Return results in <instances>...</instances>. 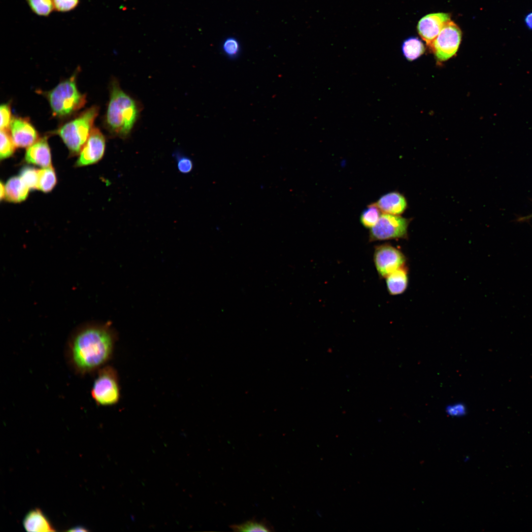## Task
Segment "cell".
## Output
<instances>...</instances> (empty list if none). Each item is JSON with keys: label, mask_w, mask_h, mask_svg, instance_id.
<instances>
[{"label": "cell", "mask_w": 532, "mask_h": 532, "mask_svg": "<svg viewBox=\"0 0 532 532\" xmlns=\"http://www.w3.org/2000/svg\"><path fill=\"white\" fill-rule=\"evenodd\" d=\"M9 131L18 148H28L39 138L37 130L28 117L13 116Z\"/></svg>", "instance_id": "10"}, {"label": "cell", "mask_w": 532, "mask_h": 532, "mask_svg": "<svg viewBox=\"0 0 532 532\" xmlns=\"http://www.w3.org/2000/svg\"><path fill=\"white\" fill-rule=\"evenodd\" d=\"M445 412L450 416L460 417L464 416L466 414L467 408L464 403L458 402L446 406Z\"/></svg>", "instance_id": "26"}, {"label": "cell", "mask_w": 532, "mask_h": 532, "mask_svg": "<svg viewBox=\"0 0 532 532\" xmlns=\"http://www.w3.org/2000/svg\"><path fill=\"white\" fill-rule=\"evenodd\" d=\"M29 188L20 176L10 178L5 185L4 199L12 202H20L28 197Z\"/></svg>", "instance_id": "15"}, {"label": "cell", "mask_w": 532, "mask_h": 532, "mask_svg": "<svg viewBox=\"0 0 532 532\" xmlns=\"http://www.w3.org/2000/svg\"><path fill=\"white\" fill-rule=\"evenodd\" d=\"M68 531L70 532H86L88 530L82 526H77L70 529Z\"/></svg>", "instance_id": "30"}, {"label": "cell", "mask_w": 532, "mask_h": 532, "mask_svg": "<svg viewBox=\"0 0 532 532\" xmlns=\"http://www.w3.org/2000/svg\"><path fill=\"white\" fill-rule=\"evenodd\" d=\"M44 136L27 148L25 159L29 164L43 167L51 166V154L47 140Z\"/></svg>", "instance_id": "12"}, {"label": "cell", "mask_w": 532, "mask_h": 532, "mask_svg": "<svg viewBox=\"0 0 532 532\" xmlns=\"http://www.w3.org/2000/svg\"><path fill=\"white\" fill-rule=\"evenodd\" d=\"M79 71L77 68L71 76L53 89L41 93L47 100L52 115L57 119L65 120L74 116L87 102V95L81 93L77 86Z\"/></svg>", "instance_id": "3"}, {"label": "cell", "mask_w": 532, "mask_h": 532, "mask_svg": "<svg viewBox=\"0 0 532 532\" xmlns=\"http://www.w3.org/2000/svg\"><path fill=\"white\" fill-rule=\"evenodd\" d=\"M401 51L407 60L413 61L418 59L424 53L425 48L418 37L410 36L402 42Z\"/></svg>", "instance_id": "17"}, {"label": "cell", "mask_w": 532, "mask_h": 532, "mask_svg": "<svg viewBox=\"0 0 532 532\" xmlns=\"http://www.w3.org/2000/svg\"><path fill=\"white\" fill-rule=\"evenodd\" d=\"M222 49L225 55L229 58H234L239 54L240 45L236 38L230 37L223 41Z\"/></svg>", "instance_id": "24"}, {"label": "cell", "mask_w": 532, "mask_h": 532, "mask_svg": "<svg viewBox=\"0 0 532 532\" xmlns=\"http://www.w3.org/2000/svg\"><path fill=\"white\" fill-rule=\"evenodd\" d=\"M409 220L399 215L381 214L377 224L370 229V241L405 238Z\"/></svg>", "instance_id": "6"}, {"label": "cell", "mask_w": 532, "mask_h": 532, "mask_svg": "<svg viewBox=\"0 0 532 532\" xmlns=\"http://www.w3.org/2000/svg\"><path fill=\"white\" fill-rule=\"evenodd\" d=\"M38 189L44 193L50 192L57 183L56 172L52 166L38 170Z\"/></svg>", "instance_id": "18"}, {"label": "cell", "mask_w": 532, "mask_h": 532, "mask_svg": "<svg viewBox=\"0 0 532 532\" xmlns=\"http://www.w3.org/2000/svg\"><path fill=\"white\" fill-rule=\"evenodd\" d=\"M138 103L121 88L117 79L109 84V99L103 124L111 135L121 138L131 133L140 114Z\"/></svg>", "instance_id": "2"}, {"label": "cell", "mask_w": 532, "mask_h": 532, "mask_svg": "<svg viewBox=\"0 0 532 532\" xmlns=\"http://www.w3.org/2000/svg\"><path fill=\"white\" fill-rule=\"evenodd\" d=\"M105 145V136L98 128L94 127L79 154L76 166H88L100 161L103 156Z\"/></svg>", "instance_id": "9"}, {"label": "cell", "mask_w": 532, "mask_h": 532, "mask_svg": "<svg viewBox=\"0 0 532 532\" xmlns=\"http://www.w3.org/2000/svg\"><path fill=\"white\" fill-rule=\"evenodd\" d=\"M462 32L459 26L450 20L443 27L430 49L439 62H443L454 56L459 47Z\"/></svg>", "instance_id": "7"}, {"label": "cell", "mask_w": 532, "mask_h": 532, "mask_svg": "<svg viewBox=\"0 0 532 532\" xmlns=\"http://www.w3.org/2000/svg\"><path fill=\"white\" fill-rule=\"evenodd\" d=\"M406 258L399 249L389 244L377 246L374 253L375 266L380 276L385 277L403 266Z\"/></svg>", "instance_id": "8"}, {"label": "cell", "mask_w": 532, "mask_h": 532, "mask_svg": "<svg viewBox=\"0 0 532 532\" xmlns=\"http://www.w3.org/2000/svg\"><path fill=\"white\" fill-rule=\"evenodd\" d=\"M524 23L528 29L532 30V11L528 13L525 16Z\"/></svg>", "instance_id": "29"}, {"label": "cell", "mask_w": 532, "mask_h": 532, "mask_svg": "<svg viewBox=\"0 0 532 532\" xmlns=\"http://www.w3.org/2000/svg\"><path fill=\"white\" fill-rule=\"evenodd\" d=\"M91 395L98 406H112L119 401L121 393L119 376L113 367L106 365L96 372Z\"/></svg>", "instance_id": "5"}, {"label": "cell", "mask_w": 532, "mask_h": 532, "mask_svg": "<svg viewBox=\"0 0 532 532\" xmlns=\"http://www.w3.org/2000/svg\"><path fill=\"white\" fill-rule=\"evenodd\" d=\"M373 203L382 213L394 215L399 216L402 214L407 206L405 197L396 191L383 195L377 201Z\"/></svg>", "instance_id": "13"}, {"label": "cell", "mask_w": 532, "mask_h": 532, "mask_svg": "<svg viewBox=\"0 0 532 532\" xmlns=\"http://www.w3.org/2000/svg\"><path fill=\"white\" fill-rule=\"evenodd\" d=\"M99 107L93 105L62 124L53 131L59 136L71 155L79 154L93 129L99 115Z\"/></svg>", "instance_id": "4"}, {"label": "cell", "mask_w": 532, "mask_h": 532, "mask_svg": "<svg viewBox=\"0 0 532 532\" xmlns=\"http://www.w3.org/2000/svg\"><path fill=\"white\" fill-rule=\"evenodd\" d=\"M0 158L3 160L10 157L15 152L16 146L9 130H0Z\"/></svg>", "instance_id": "20"}, {"label": "cell", "mask_w": 532, "mask_h": 532, "mask_svg": "<svg viewBox=\"0 0 532 532\" xmlns=\"http://www.w3.org/2000/svg\"><path fill=\"white\" fill-rule=\"evenodd\" d=\"M24 527L28 532H54L55 529L42 511L39 508L31 510L25 516Z\"/></svg>", "instance_id": "14"}, {"label": "cell", "mask_w": 532, "mask_h": 532, "mask_svg": "<svg viewBox=\"0 0 532 532\" xmlns=\"http://www.w3.org/2000/svg\"><path fill=\"white\" fill-rule=\"evenodd\" d=\"M31 10L40 16H48L54 9L52 0H25Z\"/></svg>", "instance_id": "22"}, {"label": "cell", "mask_w": 532, "mask_h": 532, "mask_svg": "<svg viewBox=\"0 0 532 532\" xmlns=\"http://www.w3.org/2000/svg\"><path fill=\"white\" fill-rule=\"evenodd\" d=\"M177 168L182 173H188L193 169V164L192 161L189 158L184 155H176Z\"/></svg>", "instance_id": "28"}, {"label": "cell", "mask_w": 532, "mask_h": 532, "mask_svg": "<svg viewBox=\"0 0 532 532\" xmlns=\"http://www.w3.org/2000/svg\"><path fill=\"white\" fill-rule=\"evenodd\" d=\"M450 20L449 14L438 12L427 14L419 20L417 25L418 33L430 48L444 25Z\"/></svg>", "instance_id": "11"}, {"label": "cell", "mask_w": 532, "mask_h": 532, "mask_svg": "<svg viewBox=\"0 0 532 532\" xmlns=\"http://www.w3.org/2000/svg\"><path fill=\"white\" fill-rule=\"evenodd\" d=\"M379 208L372 203L361 213L360 220L362 225L366 229H371L378 222L381 214Z\"/></svg>", "instance_id": "19"}, {"label": "cell", "mask_w": 532, "mask_h": 532, "mask_svg": "<svg viewBox=\"0 0 532 532\" xmlns=\"http://www.w3.org/2000/svg\"><path fill=\"white\" fill-rule=\"evenodd\" d=\"M0 130H9L13 116L9 102L2 103L0 106Z\"/></svg>", "instance_id": "25"}, {"label": "cell", "mask_w": 532, "mask_h": 532, "mask_svg": "<svg viewBox=\"0 0 532 532\" xmlns=\"http://www.w3.org/2000/svg\"><path fill=\"white\" fill-rule=\"evenodd\" d=\"M19 176L30 190L38 189V170L25 166L21 170Z\"/></svg>", "instance_id": "23"}, {"label": "cell", "mask_w": 532, "mask_h": 532, "mask_svg": "<svg viewBox=\"0 0 532 532\" xmlns=\"http://www.w3.org/2000/svg\"><path fill=\"white\" fill-rule=\"evenodd\" d=\"M532 213L530 215H528V216H527L520 217L518 219V221H520V222H521V221H526L529 220H530V219H532Z\"/></svg>", "instance_id": "32"}, {"label": "cell", "mask_w": 532, "mask_h": 532, "mask_svg": "<svg viewBox=\"0 0 532 532\" xmlns=\"http://www.w3.org/2000/svg\"><path fill=\"white\" fill-rule=\"evenodd\" d=\"M386 282L387 290L391 295L404 293L408 284L407 267L404 266L389 274L386 277Z\"/></svg>", "instance_id": "16"}, {"label": "cell", "mask_w": 532, "mask_h": 532, "mask_svg": "<svg viewBox=\"0 0 532 532\" xmlns=\"http://www.w3.org/2000/svg\"><path fill=\"white\" fill-rule=\"evenodd\" d=\"M54 9L61 12H68L78 5L79 0H52Z\"/></svg>", "instance_id": "27"}, {"label": "cell", "mask_w": 532, "mask_h": 532, "mask_svg": "<svg viewBox=\"0 0 532 532\" xmlns=\"http://www.w3.org/2000/svg\"><path fill=\"white\" fill-rule=\"evenodd\" d=\"M117 335L110 323H92L76 328L65 350L68 366L80 376L96 373L111 359Z\"/></svg>", "instance_id": "1"}, {"label": "cell", "mask_w": 532, "mask_h": 532, "mask_svg": "<svg viewBox=\"0 0 532 532\" xmlns=\"http://www.w3.org/2000/svg\"><path fill=\"white\" fill-rule=\"evenodd\" d=\"M4 197H5V185H3L2 182H1L0 183V200H2L3 199H4Z\"/></svg>", "instance_id": "31"}, {"label": "cell", "mask_w": 532, "mask_h": 532, "mask_svg": "<svg viewBox=\"0 0 532 532\" xmlns=\"http://www.w3.org/2000/svg\"><path fill=\"white\" fill-rule=\"evenodd\" d=\"M231 528L235 532H270L271 528L264 521H247L240 524L233 525Z\"/></svg>", "instance_id": "21"}]
</instances>
